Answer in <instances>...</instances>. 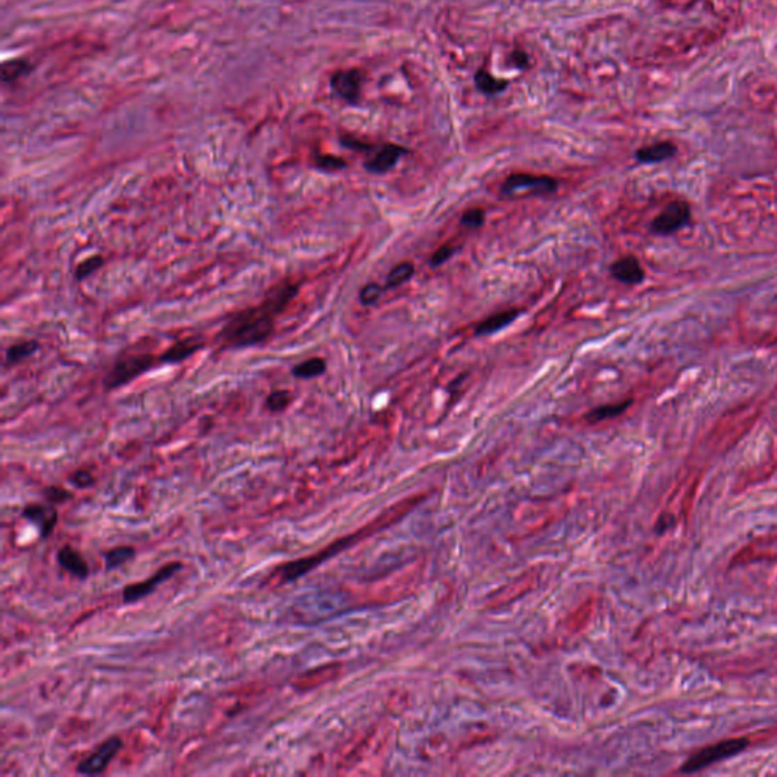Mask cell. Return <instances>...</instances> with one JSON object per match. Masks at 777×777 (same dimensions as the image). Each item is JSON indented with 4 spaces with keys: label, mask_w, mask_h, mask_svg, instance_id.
Listing matches in <instances>:
<instances>
[{
    "label": "cell",
    "mask_w": 777,
    "mask_h": 777,
    "mask_svg": "<svg viewBox=\"0 0 777 777\" xmlns=\"http://www.w3.org/2000/svg\"><path fill=\"white\" fill-rule=\"evenodd\" d=\"M298 293L300 286L290 281L272 287L259 305L229 316L219 331L220 345L238 349L266 341L275 328V319Z\"/></svg>",
    "instance_id": "obj_1"
},
{
    "label": "cell",
    "mask_w": 777,
    "mask_h": 777,
    "mask_svg": "<svg viewBox=\"0 0 777 777\" xmlns=\"http://www.w3.org/2000/svg\"><path fill=\"white\" fill-rule=\"evenodd\" d=\"M155 364H160L158 357L152 354H126L122 355L114 363L113 368L105 375L104 387L105 390H116L126 386L140 375L146 374Z\"/></svg>",
    "instance_id": "obj_2"
},
{
    "label": "cell",
    "mask_w": 777,
    "mask_h": 777,
    "mask_svg": "<svg viewBox=\"0 0 777 777\" xmlns=\"http://www.w3.org/2000/svg\"><path fill=\"white\" fill-rule=\"evenodd\" d=\"M557 179L545 175L514 174L501 185V193L506 196H536L551 194L557 190Z\"/></svg>",
    "instance_id": "obj_3"
},
{
    "label": "cell",
    "mask_w": 777,
    "mask_h": 777,
    "mask_svg": "<svg viewBox=\"0 0 777 777\" xmlns=\"http://www.w3.org/2000/svg\"><path fill=\"white\" fill-rule=\"evenodd\" d=\"M747 746H748L747 739H729V741L720 742V744L700 750L697 755L691 756L685 762V765L682 767V773H695L698 770H702V768L709 767L714 762L721 761V759L741 753Z\"/></svg>",
    "instance_id": "obj_4"
},
{
    "label": "cell",
    "mask_w": 777,
    "mask_h": 777,
    "mask_svg": "<svg viewBox=\"0 0 777 777\" xmlns=\"http://www.w3.org/2000/svg\"><path fill=\"white\" fill-rule=\"evenodd\" d=\"M181 563L179 562H174V563H169V565L163 567L161 569H158L155 574L152 577H149L148 580H144L141 583H137V585H130L123 589V601L125 603H134V601H139L144 597H148L149 594H152L155 589L166 582L167 578L174 577L179 569H181Z\"/></svg>",
    "instance_id": "obj_5"
},
{
    "label": "cell",
    "mask_w": 777,
    "mask_h": 777,
    "mask_svg": "<svg viewBox=\"0 0 777 777\" xmlns=\"http://www.w3.org/2000/svg\"><path fill=\"white\" fill-rule=\"evenodd\" d=\"M122 747H123V742L121 738L113 737L107 739L104 744L95 751V753H93L90 757L84 759V761L78 765V773L87 774V776L104 773L109 762L113 761L114 756L117 755V751Z\"/></svg>",
    "instance_id": "obj_6"
},
{
    "label": "cell",
    "mask_w": 777,
    "mask_h": 777,
    "mask_svg": "<svg viewBox=\"0 0 777 777\" xmlns=\"http://www.w3.org/2000/svg\"><path fill=\"white\" fill-rule=\"evenodd\" d=\"M689 217H691V211L688 203L672 202L653 220L652 229L654 233L662 236L671 234L674 231H677V229H680L682 226H685L688 224Z\"/></svg>",
    "instance_id": "obj_7"
},
{
    "label": "cell",
    "mask_w": 777,
    "mask_h": 777,
    "mask_svg": "<svg viewBox=\"0 0 777 777\" xmlns=\"http://www.w3.org/2000/svg\"><path fill=\"white\" fill-rule=\"evenodd\" d=\"M331 87L349 104H355L362 91V73L358 70L337 72L331 78Z\"/></svg>",
    "instance_id": "obj_8"
},
{
    "label": "cell",
    "mask_w": 777,
    "mask_h": 777,
    "mask_svg": "<svg viewBox=\"0 0 777 777\" xmlns=\"http://www.w3.org/2000/svg\"><path fill=\"white\" fill-rule=\"evenodd\" d=\"M407 151L404 148L398 146V144H386L381 148L380 152L375 153V157L364 163V169L371 174H386L390 169H394L399 158L406 155Z\"/></svg>",
    "instance_id": "obj_9"
},
{
    "label": "cell",
    "mask_w": 777,
    "mask_h": 777,
    "mask_svg": "<svg viewBox=\"0 0 777 777\" xmlns=\"http://www.w3.org/2000/svg\"><path fill=\"white\" fill-rule=\"evenodd\" d=\"M23 516L36 524L43 537L52 534L58 521V511L52 506L29 505L23 509Z\"/></svg>",
    "instance_id": "obj_10"
},
{
    "label": "cell",
    "mask_w": 777,
    "mask_h": 777,
    "mask_svg": "<svg viewBox=\"0 0 777 777\" xmlns=\"http://www.w3.org/2000/svg\"><path fill=\"white\" fill-rule=\"evenodd\" d=\"M202 346H203L202 341L196 337L181 339L169 349H166V351L158 357V362L160 364H178L187 360V358L192 357L194 353H198L199 349H202Z\"/></svg>",
    "instance_id": "obj_11"
},
{
    "label": "cell",
    "mask_w": 777,
    "mask_h": 777,
    "mask_svg": "<svg viewBox=\"0 0 777 777\" xmlns=\"http://www.w3.org/2000/svg\"><path fill=\"white\" fill-rule=\"evenodd\" d=\"M610 273L615 279L624 284H639L644 279V270L638 259L627 255L615 261L610 266Z\"/></svg>",
    "instance_id": "obj_12"
},
{
    "label": "cell",
    "mask_w": 777,
    "mask_h": 777,
    "mask_svg": "<svg viewBox=\"0 0 777 777\" xmlns=\"http://www.w3.org/2000/svg\"><path fill=\"white\" fill-rule=\"evenodd\" d=\"M56 557H58L59 565H61L66 571H68L70 574H73L75 577H78V578H87L89 577L90 571H89L87 562H85L81 554L76 550H73L72 546H68V545L63 546V548L58 551Z\"/></svg>",
    "instance_id": "obj_13"
},
{
    "label": "cell",
    "mask_w": 777,
    "mask_h": 777,
    "mask_svg": "<svg viewBox=\"0 0 777 777\" xmlns=\"http://www.w3.org/2000/svg\"><path fill=\"white\" fill-rule=\"evenodd\" d=\"M519 314H521V310H516V309L492 314V316H489L488 319H484L483 322L478 323V325L475 327L474 334L475 336H491V334H493V332H497L502 328L509 327L511 322H514L516 318H519Z\"/></svg>",
    "instance_id": "obj_14"
},
{
    "label": "cell",
    "mask_w": 777,
    "mask_h": 777,
    "mask_svg": "<svg viewBox=\"0 0 777 777\" xmlns=\"http://www.w3.org/2000/svg\"><path fill=\"white\" fill-rule=\"evenodd\" d=\"M676 153V146L670 141H661L652 144V146L641 148L636 152V158L639 163L652 164V163H661L671 158Z\"/></svg>",
    "instance_id": "obj_15"
},
{
    "label": "cell",
    "mask_w": 777,
    "mask_h": 777,
    "mask_svg": "<svg viewBox=\"0 0 777 777\" xmlns=\"http://www.w3.org/2000/svg\"><path fill=\"white\" fill-rule=\"evenodd\" d=\"M327 369V363L323 358L321 357H313L309 358V360H305L300 364H296L295 368L292 369V374L295 375L296 378H301V380H310L314 377H319Z\"/></svg>",
    "instance_id": "obj_16"
},
{
    "label": "cell",
    "mask_w": 777,
    "mask_h": 777,
    "mask_svg": "<svg viewBox=\"0 0 777 777\" xmlns=\"http://www.w3.org/2000/svg\"><path fill=\"white\" fill-rule=\"evenodd\" d=\"M38 341L37 340H26V341H20V344H15L11 345L10 348L6 349V362L15 364V363H20L24 358L31 357L32 354H36L38 351Z\"/></svg>",
    "instance_id": "obj_17"
},
{
    "label": "cell",
    "mask_w": 777,
    "mask_h": 777,
    "mask_svg": "<svg viewBox=\"0 0 777 777\" xmlns=\"http://www.w3.org/2000/svg\"><path fill=\"white\" fill-rule=\"evenodd\" d=\"M631 404V399L627 401H622L620 404H609V406H601V407H597L594 408L592 412H589L586 415V420L589 422H600L604 420H610V417H615L621 415L622 412H626L627 407Z\"/></svg>",
    "instance_id": "obj_18"
},
{
    "label": "cell",
    "mask_w": 777,
    "mask_h": 777,
    "mask_svg": "<svg viewBox=\"0 0 777 777\" xmlns=\"http://www.w3.org/2000/svg\"><path fill=\"white\" fill-rule=\"evenodd\" d=\"M413 273H415V266L410 261L399 263L398 266H395L390 270V273L386 278V283H384V289L399 287L401 284L407 283V281L413 277Z\"/></svg>",
    "instance_id": "obj_19"
},
{
    "label": "cell",
    "mask_w": 777,
    "mask_h": 777,
    "mask_svg": "<svg viewBox=\"0 0 777 777\" xmlns=\"http://www.w3.org/2000/svg\"><path fill=\"white\" fill-rule=\"evenodd\" d=\"M135 556V550L131 546H117L105 554V568L108 571H113L125 565L126 562H130Z\"/></svg>",
    "instance_id": "obj_20"
},
{
    "label": "cell",
    "mask_w": 777,
    "mask_h": 777,
    "mask_svg": "<svg viewBox=\"0 0 777 777\" xmlns=\"http://www.w3.org/2000/svg\"><path fill=\"white\" fill-rule=\"evenodd\" d=\"M475 84H477L478 90L483 91L484 95H497V93L505 90L506 85H507L506 81H500L497 78H493V76H491L488 72H484V70L477 72Z\"/></svg>",
    "instance_id": "obj_21"
},
{
    "label": "cell",
    "mask_w": 777,
    "mask_h": 777,
    "mask_svg": "<svg viewBox=\"0 0 777 777\" xmlns=\"http://www.w3.org/2000/svg\"><path fill=\"white\" fill-rule=\"evenodd\" d=\"M31 68L26 59H14V61L5 63L2 67V78L5 82H13L22 75L26 73Z\"/></svg>",
    "instance_id": "obj_22"
},
{
    "label": "cell",
    "mask_w": 777,
    "mask_h": 777,
    "mask_svg": "<svg viewBox=\"0 0 777 777\" xmlns=\"http://www.w3.org/2000/svg\"><path fill=\"white\" fill-rule=\"evenodd\" d=\"M102 264H104V257L102 255H93V257L84 260L78 268L75 270V277L78 281L82 279H87L89 277H91L93 273H95L98 269L102 268Z\"/></svg>",
    "instance_id": "obj_23"
},
{
    "label": "cell",
    "mask_w": 777,
    "mask_h": 777,
    "mask_svg": "<svg viewBox=\"0 0 777 777\" xmlns=\"http://www.w3.org/2000/svg\"><path fill=\"white\" fill-rule=\"evenodd\" d=\"M290 401H292V397H290V392H287V390H275V392H272V394L268 397V399H266V408L270 410V412H273V413L283 412V410H286L287 406L290 404Z\"/></svg>",
    "instance_id": "obj_24"
},
{
    "label": "cell",
    "mask_w": 777,
    "mask_h": 777,
    "mask_svg": "<svg viewBox=\"0 0 777 777\" xmlns=\"http://www.w3.org/2000/svg\"><path fill=\"white\" fill-rule=\"evenodd\" d=\"M484 220H486V213L482 208H471L463 213L462 219H460V224L469 229H477L484 225Z\"/></svg>",
    "instance_id": "obj_25"
},
{
    "label": "cell",
    "mask_w": 777,
    "mask_h": 777,
    "mask_svg": "<svg viewBox=\"0 0 777 777\" xmlns=\"http://www.w3.org/2000/svg\"><path fill=\"white\" fill-rule=\"evenodd\" d=\"M383 292H384L383 286H380L377 283H371V284H366L360 290V295H358V298H360V302L363 305H374L375 302L380 300Z\"/></svg>",
    "instance_id": "obj_26"
},
{
    "label": "cell",
    "mask_w": 777,
    "mask_h": 777,
    "mask_svg": "<svg viewBox=\"0 0 777 777\" xmlns=\"http://www.w3.org/2000/svg\"><path fill=\"white\" fill-rule=\"evenodd\" d=\"M316 166L327 172H336V170L345 169L348 164L345 160H341L334 155H318L316 157Z\"/></svg>",
    "instance_id": "obj_27"
},
{
    "label": "cell",
    "mask_w": 777,
    "mask_h": 777,
    "mask_svg": "<svg viewBox=\"0 0 777 777\" xmlns=\"http://www.w3.org/2000/svg\"><path fill=\"white\" fill-rule=\"evenodd\" d=\"M454 252H456V247H454V246H451V245L440 246L439 249H436V252H434V254L431 255L430 264H431L433 268H439V266H442L443 263L448 261V260L452 257V255H454Z\"/></svg>",
    "instance_id": "obj_28"
},
{
    "label": "cell",
    "mask_w": 777,
    "mask_h": 777,
    "mask_svg": "<svg viewBox=\"0 0 777 777\" xmlns=\"http://www.w3.org/2000/svg\"><path fill=\"white\" fill-rule=\"evenodd\" d=\"M45 497H46L50 502H61V501L70 500V498H72V493H70V492H67L66 489L55 488V486H52V488H47V489L45 491Z\"/></svg>",
    "instance_id": "obj_29"
},
{
    "label": "cell",
    "mask_w": 777,
    "mask_h": 777,
    "mask_svg": "<svg viewBox=\"0 0 777 777\" xmlns=\"http://www.w3.org/2000/svg\"><path fill=\"white\" fill-rule=\"evenodd\" d=\"M70 482L78 486V488H89V486L95 483V478H93V475L89 471H76L70 477Z\"/></svg>",
    "instance_id": "obj_30"
},
{
    "label": "cell",
    "mask_w": 777,
    "mask_h": 777,
    "mask_svg": "<svg viewBox=\"0 0 777 777\" xmlns=\"http://www.w3.org/2000/svg\"><path fill=\"white\" fill-rule=\"evenodd\" d=\"M340 141H341V144H344L345 148L353 149V151H358V152H366V151H371V149H372L371 144L362 143V141H358V140H355V139H351V137H341V140H340Z\"/></svg>",
    "instance_id": "obj_31"
},
{
    "label": "cell",
    "mask_w": 777,
    "mask_h": 777,
    "mask_svg": "<svg viewBox=\"0 0 777 777\" xmlns=\"http://www.w3.org/2000/svg\"><path fill=\"white\" fill-rule=\"evenodd\" d=\"M672 523H674V518H672L671 515H663V516L659 519V524H657L656 532H657V533H663L665 530H667L668 527L672 525Z\"/></svg>",
    "instance_id": "obj_32"
}]
</instances>
